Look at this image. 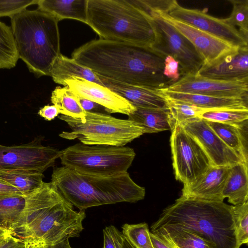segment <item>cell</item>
Listing matches in <instances>:
<instances>
[{"instance_id":"cell-7","label":"cell","mask_w":248,"mask_h":248,"mask_svg":"<svg viewBox=\"0 0 248 248\" xmlns=\"http://www.w3.org/2000/svg\"><path fill=\"white\" fill-rule=\"evenodd\" d=\"M59 118L71 129L61 133V138L78 139L86 145L124 146L144 134L143 129L134 122L106 113L86 112L83 121L63 115Z\"/></svg>"},{"instance_id":"cell-2","label":"cell","mask_w":248,"mask_h":248,"mask_svg":"<svg viewBox=\"0 0 248 248\" xmlns=\"http://www.w3.org/2000/svg\"><path fill=\"white\" fill-rule=\"evenodd\" d=\"M72 58L96 74L121 83L156 90L171 84L163 74L165 59L137 45L99 38L76 49Z\"/></svg>"},{"instance_id":"cell-27","label":"cell","mask_w":248,"mask_h":248,"mask_svg":"<svg viewBox=\"0 0 248 248\" xmlns=\"http://www.w3.org/2000/svg\"><path fill=\"white\" fill-rule=\"evenodd\" d=\"M44 178L43 173L38 171L0 169V181L16 187L24 196L40 187Z\"/></svg>"},{"instance_id":"cell-20","label":"cell","mask_w":248,"mask_h":248,"mask_svg":"<svg viewBox=\"0 0 248 248\" xmlns=\"http://www.w3.org/2000/svg\"><path fill=\"white\" fill-rule=\"evenodd\" d=\"M162 96L182 101L204 110L248 109V98L221 97L173 92L165 88L157 90Z\"/></svg>"},{"instance_id":"cell-35","label":"cell","mask_w":248,"mask_h":248,"mask_svg":"<svg viewBox=\"0 0 248 248\" xmlns=\"http://www.w3.org/2000/svg\"><path fill=\"white\" fill-rule=\"evenodd\" d=\"M232 212L237 246L240 248L248 243V201L232 206Z\"/></svg>"},{"instance_id":"cell-30","label":"cell","mask_w":248,"mask_h":248,"mask_svg":"<svg viewBox=\"0 0 248 248\" xmlns=\"http://www.w3.org/2000/svg\"><path fill=\"white\" fill-rule=\"evenodd\" d=\"M122 232L132 248H154L146 223L124 224Z\"/></svg>"},{"instance_id":"cell-10","label":"cell","mask_w":248,"mask_h":248,"mask_svg":"<svg viewBox=\"0 0 248 248\" xmlns=\"http://www.w3.org/2000/svg\"><path fill=\"white\" fill-rule=\"evenodd\" d=\"M153 18L159 33L155 52L165 59L171 56L179 63L181 77L197 74L203 64L192 43L154 10L147 12Z\"/></svg>"},{"instance_id":"cell-11","label":"cell","mask_w":248,"mask_h":248,"mask_svg":"<svg viewBox=\"0 0 248 248\" xmlns=\"http://www.w3.org/2000/svg\"><path fill=\"white\" fill-rule=\"evenodd\" d=\"M62 150L45 146L41 139L21 145L5 146L0 144V169L22 170L43 173L54 167L60 157Z\"/></svg>"},{"instance_id":"cell-26","label":"cell","mask_w":248,"mask_h":248,"mask_svg":"<svg viewBox=\"0 0 248 248\" xmlns=\"http://www.w3.org/2000/svg\"><path fill=\"white\" fill-rule=\"evenodd\" d=\"M150 232L157 235L173 248H211L202 238L182 229L166 226L151 229Z\"/></svg>"},{"instance_id":"cell-38","label":"cell","mask_w":248,"mask_h":248,"mask_svg":"<svg viewBox=\"0 0 248 248\" xmlns=\"http://www.w3.org/2000/svg\"><path fill=\"white\" fill-rule=\"evenodd\" d=\"M132 1L145 12L156 10L167 13L177 2L175 0H132Z\"/></svg>"},{"instance_id":"cell-9","label":"cell","mask_w":248,"mask_h":248,"mask_svg":"<svg viewBox=\"0 0 248 248\" xmlns=\"http://www.w3.org/2000/svg\"><path fill=\"white\" fill-rule=\"evenodd\" d=\"M171 132L170 144L175 178L187 186L195 182L212 165L199 143L181 124Z\"/></svg>"},{"instance_id":"cell-34","label":"cell","mask_w":248,"mask_h":248,"mask_svg":"<svg viewBox=\"0 0 248 248\" xmlns=\"http://www.w3.org/2000/svg\"><path fill=\"white\" fill-rule=\"evenodd\" d=\"M233 6L230 16L224 20L230 25L238 27V31L248 41V0H229Z\"/></svg>"},{"instance_id":"cell-14","label":"cell","mask_w":248,"mask_h":248,"mask_svg":"<svg viewBox=\"0 0 248 248\" xmlns=\"http://www.w3.org/2000/svg\"><path fill=\"white\" fill-rule=\"evenodd\" d=\"M155 11L193 45L202 58L204 65L212 64L239 48L216 36L170 16L167 13Z\"/></svg>"},{"instance_id":"cell-28","label":"cell","mask_w":248,"mask_h":248,"mask_svg":"<svg viewBox=\"0 0 248 248\" xmlns=\"http://www.w3.org/2000/svg\"><path fill=\"white\" fill-rule=\"evenodd\" d=\"M51 101L62 115L80 119L81 121L85 120L86 111L67 86L56 87L51 93Z\"/></svg>"},{"instance_id":"cell-44","label":"cell","mask_w":248,"mask_h":248,"mask_svg":"<svg viewBox=\"0 0 248 248\" xmlns=\"http://www.w3.org/2000/svg\"><path fill=\"white\" fill-rule=\"evenodd\" d=\"M0 248H24V244L18 239L13 237L0 245Z\"/></svg>"},{"instance_id":"cell-25","label":"cell","mask_w":248,"mask_h":248,"mask_svg":"<svg viewBox=\"0 0 248 248\" xmlns=\"http://www.w3.org/2000/svg\"><path fill=\"white\" fill-rule=\"evenodd\" d=\"M248 165L239 162L231 166L223 191V198L233 205L248 201Z\"/></svg>"},{"instance_id":"cell-29","label":"cell","mask_w":248,"mask_h":248,"mask_svg":"<svg viewBox=\"0 0 248 248\" xmlns=\"http://www.w3.org/2000/svg\"><path fill=\"white\" fill-rule=\"evenodd\" d=\"M18 59L11 27L0 21V69L15 67Z\"/></svg>"},{"instance_id":"cell-18","label":"cell","mask_w":248,"mask_h":248,"mask_svg":"<svg viewBox=\"0 0 248 248\" xmlns=\"http://www.w3.org/2000/svg\"><path fill=\"white\" fill-rule=\"evenodd\" d=\"M197 73L220 80L248 78V46L240 47L212 64H203Z\"/></svg>"},{"instance_id":"cell-4","label":"cell","mask_w":248,"mask_h":248,"mask_svg":"<svg viewBox=\"0 0 248 248\" xmlns=\"http://www.w3.org/2000/svg\"><path fill=\"white\" fill-rule=\"evenodd\" d=\"M51 183L79 210L119 202L143 200L145 189L125 173L101 176L82 174L65 166L53 169Z\"/></svg>"},{"instance_id":"cell-37","label":"cell","mask_w":248,"mask_h":248,"mask_svg":"<svg viewBox=\"0 0 248 248\" xmlns=\"http://www.w3.org/2000/svg\"><path fill=\"white\" fill-rule=\"evenodd\" d=\"M37 2L38 0H0V17L12 18Z\"/></svg>"},{"instance_id":"cell-32","label":"cell","mask_w":248,"mask_h":248,"mask_svg":"<svg viewBox=\"0 0 248 248\" xmlns=\"http://www.w3.org/2000/svg\"><path fill=\"white\" fill-rule=\"evenodd\" d=\"M199 117L208 121L239 125L248 120V109L203 110Z\"/></svg>"},{"instance_id":"cell-23","label":"cell","mask_w":248,"mask_h":248,"mask_svg":"<svg viewBox=\"0 0 248 248\" xmlns=\"http://www.w3.org/2000/svg\"><path fill=\"white\" fill-rule=\"evenodd\" d=\"M50 76L56 83L64 85V81L74 78H83L103 85L96 73L61 53L51 67Z\"/></svg>"},{"instance_id":"cell-41","label":"cell","mask_w":248,"mask_h":248,"mask_svg":"<svg viewBox=\"0 0 248 248\" xmlns=\"http://www.w3.org/2000/svg\"><path fill=\"white\" fill-rule=\"evenodd\" d=\"M25 197L16 187L0 181V198Z\"/></svg>"},{"instance_id":"cell-46","label":"cell","mask_w":248,"mask_h":248,"mask_svg":"<svg viewBox=\"0 0 248 248\" xmlns=\"http://www.w3.org/2000/svg\"><path fill=\"white\" fill-rule=\"evenodd\" d=\"M51 248H71L69 245V241H67L62 244L59 245Z\"/></svg>"},{"instance_id":"cell-8","label":"cell","mask_w":248,"mask_h":248,"mask_svg":"<svg viewBox=\"0 0 248 248\" xmlns=\"http://www.w3.org/2000/svg\"><path fill=\"white\" fill-rule=\"evenodd\" d=\"M136 156L128 146L78 143L62 150L63 166L87 175L106 176L127 172Z\"/></svg>"},{"instance_id":"cell-39","label":"cell","mask_w":248,"mask_h":248,"mask_svg":"<svg viewBox=\"0 0 248 248\" xmlns=\"http://www.w3.org/2000/svg\"><path fill=\"white\" fill-rule=\"evenodd\" d=\"M163 74L171 84L177 81L181 77L179 63L171 56H167L164 59Z\"/></svg>"},{"instance_id":"cell-6","label":"cell","mask_w":248,"mask_h":248,"mask_svg":"<svg viewBox=\"0 0 248 248\" xmlns=\"http://www.w3.org/2000/svg\"><path fill=\"white\" fill-rule=\"evenodd\" d=\"M19 59L36 77L49 76L61 54L59 22L38 9L25 10L11 18Z\"/></svg>"},{"instance_id":"cell-1","label":"cell","mask_w":248,"mask_h":248,"mask_svg":"<svg viewBox=\"0 0 248 248\" xmlns=\"http://www.w3.org/2000/svg\"><path fill=\"white\" fill-rule=\"evenodd\" d=\"M24 198L23 208L10 229L24 248H51L83 231L84 210H75L51 182H44Z\"/></svg>"},{"instance_id":"cell-15","label":"cell","mask_w":248,"mask_h":248,"mask_svg":"<svg viewBox=\"0 0 248 248\" xmlns=\"http://www.w3.org/2000/svg\"><path fill=\"white\" fill-rule=\"evenodd\" d=\"M181 125L199 143L212 166H232L236 163L243 162L239 156L217 136L205 120L197 117Z\"/></svg>"},{"instance_id":"cell-3","label":"cell","mask_w":248,"mask_h":248,"mask_svg":"<svg viewBox=\"0 0 248 248\" xmlns=\"http://www.w3.org/2000/svg\"><path fill=\"white\" fill-rule=\"evenodd\" d=\"M171 226L194 232L211 248H238L232 206L181 196L165 208L151 230Z\"/></svg>"},{"instance_id":"cell-13","label":"cell","mask_w":248,"mask_h":248,"mask_svg":"<svg viewBox=\"0 0 248 248\" xmlns=\"http://www.w3.org/2000/svg\"><path fill=\"white\" fill-rule=\"evenodd\" d=\"M172 17L216 36L234 46H248V41L238 29L227 22L199 9H188L177 2L168 13Z\"/></svg>"},{"instance_id":"cell-33","label":"cell","mask_w":248,"mask_h":248,"mask_svg":"<svg viewBox=\"0 0 248 248\" xmlns=\"http://www.w3.org/2000/svg\"><path fill=\"white\" fill-rule=\"evenodd\" d=\"M164 98L168 103L173 128L176 125L181 124L190 119L199 117L200 113L204 110L182 101Z\"/></svg>"},{"instance_id":"cell-31","label":"cell","mask_w":248,"mask_h":248,"mask_svg":"<svg viewBox=\"0 0 248 248\" xmlns=\"http://www.w3.org/2000/svg\"><path fill=\"white\" fill-rule=\"evenodd\" d=\"M24 197L0 198V226L10 230L23 208Z\"/></svg>"},{"instance_id":"cell-17","label":"cell","mask_w":248,"mask_h":248,"mask_svg":"<svg viewBox=\"0 0 248 248\" xmlns=\"http://www.w3.org/2000/svg\"><path fill=\"white\" fill-rule=\"evenodd\" d=\"M231 166L211 165L195 182L184 186L181 196L210 202H223V189Z\"/></svg>"},{"instance_id":"cell-21","label":"cell","mask_w":248,"mask_h":248,"mask_svg":"<svg viewBox=\"0 0 248 248\" xmlns=\"http://www.w3.org/2000/svg\"><path fill=\"white\" fill-rule=\"evenodd\" d=\"M206 121L221 140L248 165V121L239 125Z\"/></svg>"},{"instance_id":"cell-43","label":"cell","mask_w":248,"mask_h":248,"mask_svg":"<svg viewBox=\"0 0 248 248\" xmlns=\"http://www.w3.org/2000/svg\"><path fill=\"white\" fill-rule=\"evenodd\" d=\"M150 236L154 248H173L157 235L150 232Z\"/></svg>"},{"instance_id":"cell-5","label":"cell","mask_w":248,"mask_h":248,"mask_svg":"<svg viewBox=\"0 0 248 248\" xmlns=\"http://www.w3.org/2000/svg\"><path fill=\"white\" fill-rule=\"evenodd\" d=\"M87 24L100 39L133 44L155 52L159 42L153 18L132 0H88Z\"/></svg>"},{"instance_id":"cell-36","label":"cell","mask_w":248,"mask_h":248,"mask_svg":"<svg viewBox=\"0 0 248 248\" xmlns=\"http://www.w3.org/2000/svg\"><path fill=\"white\" fill-rule=\"evenodd\" d=\"M103 232V248H132L123 232L114 226L106 227Z\"/></svg>"},{"instance_id":"cell-16","label":"cell","mask_w":248,"mask_h":248,"mask_svg":"<svg viewBox=\"0 0 248 248\" xmlns=\"http://www.w3.org/2000/svg\"><path fill=\"white\" fill-rule=\"evenodd\" d=\"M74 93L104 107L108 113L129 115L136 108L129 101L107 87L83 78H74L64 81Z\"/></svg>"},{"instance_id":"cell-22","label":"cell","mask_w":248,"mask_h":248,"mask_svg":"<svg viewBox=\"0 0 248 248\" xmlns=\"http://www.w3.org/2000/svg\"><path fill=\"white\" fill-rule=\"evenodd\" d=\"M88 0H38L39 10L48 13L59 21L71 19L87 22Z\"/></svg>"},{"instance_id":"cell-45","label":"cell","mask_w":248,"mask_h":248,"mask_svg":"<svg viewBox=\"0 0 248 248\" xmlns=\"http://www.w3.org/2000/svg\"><path fill=\"white\" fill-rule=\"evenodd\" d=\"M13 237L12 232L10 230L0 226V245Z\"/></svg>"},{"instance_id":"cell-40","label":"cell","mask_w":248,"mask_h":248,"mask_svg":"<svg viewBox=\"0 0 248 248\" xmlns=\"http://www.w3.org/2000/svg\"><path fill=\"white\" fill-rule=\"evenodd\" d=\"M74 94L82 108L86 112L102 113H105V112H107L105 108L101 105L91 100L78 96L75 93Z\"/></svg>"},{"instance_id":"cell-12","label":"cell","mask_w":248,"mask_h":248,"mask_svg":"<svg viewBox=\"0 0 248 248\" xmlns=\"http://www.w3.org/2000/svg\"><path fill=\"white\" fill-rule=\"evenodd\" d=\"M165 89L177 93L248 98V78L220 80L204 78L197 73L181 77L177 81Z\"/></svg>"},{"instance_id":"cell-24","label":"cell","mask_w":248,"mask_h":248,"mask_svg":"<svg viewBox=\"0 0 248 248\" xmlns=\"http://www.w3.org/2000/svg\"><path fill=\"white\" fill-rule=\"evenodd\" d=\"M128 118L141 127L144 134L171 131L173 128L169 108H136Z\"/></svg>"},{"instance_id":"cell-42","label":"cell","mask_w":248,"mask_h":248,"mask_svg":"<svg viewBox=\"0 0 248 248\" xmlns=\"http://www.w3.org/2000/svg\"><path fill=\"white\" fill-rule=\"evenodd\" d=\"M60 113L58 108L54 105H46L41 108L38 114L47 121H51L54 119Z\"/></svg>"},{"instance_id":"cell-19","label":"cell","mask_w":248,"mask_h":248,"mask_svg":"<svg viewBox=\"0 0 248 248\" xmlns=\"http://www.w3.org/2000/svg\"><path fill=\"white\" fill-rule=\"evenodd\" d=\"M97 75L103 86L127 100L135 108H169L166 99L157 90L125 84Z\"/></svg>"}]
</instances>
